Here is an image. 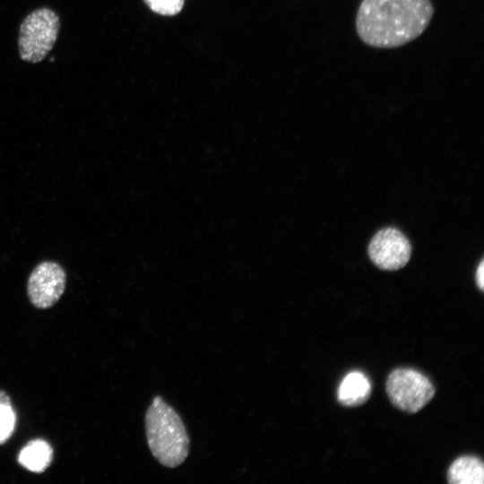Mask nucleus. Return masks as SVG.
<instances>
[{
  "instance_id": "9",
  "label": "nucleus",
  "mask_w": 484,
  "mask_h": 484,
  "mask_svg": "<svg viewBox=\"0 0 484 484\" xmlns=\"http://www.w3.org/2000/svg\"><path fill=\"white\" fill-rule=\"evenodd\" d=\"M53 461L51 445L42 439L30 441L20 452L19 463L32 472H43Z\"/></svg>"
},
{
  "instance_id": "1",
  "label": "nucleus",
  "mask_w": 484,
  "mask_h": 484,
  "mask_svg": "<svg viewBox=\"0 0 484 484\" xmlns=\"http://www.w3.org/2000/svg\"><path fill=\"white\" fill-rule=\"evenodd\" d=\"M433 14L431 0H362L355 27L366 45L394 48L419 37Z\"/></svg>"
},
{
  "instance_id": "2",
  "label": "nucleus",
  "mask_w": 484,
  "mask_h": 484,
  "mask_svg": "<svg viewBox=\"0 0 484 484\" xmlns=\"http://www.w3.org/2000/svg\"><path fill=\"white\" fill-rule=\"evenodd\" d=\"M149 448L160 464L175 468L189 453V437L177 412L160 396H155L145 414Z\"/></svg>"
},
{
  "instance_id": "13",
  "label": "nucleus",
  "mask_w": 484,
  "mask_h": 484,
  "mask_svg": "<svg viewBox=\"0 0 484 484\" xmlns=\"http://www.w3.org/2000/svg\"><path fill=\"white\" fill-rule=\"evenodd\" d=\"M12 403L10 396L0 389V406Z\"/></svg>"
},
{
  "instance_id": "7",
  "label": "nucleus",
  "mask_w": 484,
  "mask_h": 484,
  "mask_svg": "<svg viewBox=\"0 0 484 484\" xmlns=\"http://www.w3.org/2000/svg\"><path fill=\"white\" fill-rule=\"evenodd\" d=\"M370 392L371 384L367 376L360 371H351L341 380L337 398L342 405L358 406L368 399Z\"/></svg>"
},
{
  "instance_id": "10",
  "label": "nucleus",
  "mask_w": 484,
  "mask_h": 484,
  "mask_svg": "<svg viewBox=\"0 0 484 484\" xmlns=\"http://www.w3.org/2000/svg\"><path fill=\"white\" fill-rule=\"evenodd\" d=\"M16 422V415L12 403L0 406V445L12 436Z\"/></svg>"
},
{
  "instance_id": "3",
  "label": "nucleus",
  "mask_w": 484,
  "mask_h": 484,
  "mask_svg": "<svg viewBox=\"0 0 484 484\" xmlns=\"http://www.w3.org/2000/svg\"><path fill=\"white\" fill-rule=\"evenodd\" d=\"M59 30L60 19L54 10L40 7L30 12L19 29L20 57L29 63L41 62L53 48Z\"/></svg>"
},
{
  "instance_id": "12",
  "label": "nucleus",
  "mask_w": 484,
  "mask_h": 484,
  "mask_svg": "<svg viewBox=\"0 0 484 484\" xmlns=\"http://www.w3.org/2000/svg\"><path fill=\"white\" fill-rule=\"evenodd\" d=\"M476 282L482 290L484 288V260L480 263L476 272Z\"/></svg>"
},
{
  "instance_id": "8",
  "label": "nucleus",
  "mask_w": 484,
  "mask_h": 484,
  "mask_svg": "<svg viewBox=\"0 0 484 484\" xmlns=\"http://www.w3.org/2000/svg\"><path fill=\"white\" fill-rule=\"evenodd\" d=\"M447 481L451 484H482L484 467L475 456H461L454 460L447 471Z\"/></svg>"
},
{
  "instance_id": "6",
  "label": "nucleus",
  "mask_w": 484,
  "mask_h": 484,
  "mask_svg": "<svg viewBox=\"0 0 484 484\" xmlns=\"http://www.w3.org/2000/svg\"><path fill=\"white\" fill-rule=\"evenodd\" d=\"M368 255L380 269L394 271L403 267L410 260L411 246L408 238L397 229L385 228L371 239Z\"/></svg>"
},
{
  "instance_id": "5",
  "label": "nucleus",
  "mask_w": 484,
  "mask_h": 484,
  "mask_svg": "<svg viewBox=\"0 0 484 484\" xmlns=\"http://www.w3.org/2000/svg\"><path fill=\"white\" fill-rule=\"evenodd\" d=\"M66 273L56 262L43 261L30 272L27 294L30 303L39 309H48L57 303L65 292Z\"/></svg>"
},
{
  "instance_id": "4",
  "label": "nucleus",
  "mask_w": 484,
  "mask_h": 484,
  "mask_svg": "<svg viewBox=\"0 0 484 484\" xmlns=\"http://www.w3.org/2000/svg\"><path fill=\"white\" fill-rule=\"evenodd\" d=\"M385 388L392 403L409 413L420 411L435 394L431 381L412 368L392 371L386 379Z\"/></svg>"
},
{
  "instance_id": "11",
  "label": "nucleus",
  "mask_w": 484,
  "mask_h": 484,
  "mask_svg": "<svg viewBox=\"0 0 484 484\" xmlns=\"http://www.w3.org/2000/svg\"><path fill=\"white\" fill-rule=\"evenodd\" d=\"M155 13L162 15H175L180 12L185 0H144Z\"/></svg>"
}]
</instances>
